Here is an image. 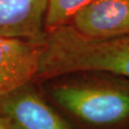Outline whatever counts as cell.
Wrapping results in <instances>:
<instances>
[{"instance_id": "cell-1", "label": "cell", "mask_w": 129, "mask_h": 129, "mask_svg": "<svg viewBox=\"0 0 129 129\" xmlns=\"http://www.w3.org/2000/svg\"><path fill=\"white\" fill-rule=\"evenodd\" d=\"M73 129H129V78L78 70L38 83Z\"/></svg>"}, {"instance_id": "cell-2", "label": "cell", "mask_w": 129, "mask_h": 129, "mask_svg": "<svg viewBox=\"0 0 129 129\" xmlns=\"http://www.w3.org/2000/svg\"><path fill=\"white\" fill-rule=\"evenodd\" d=\"M44 43L32 82L38 84L78 70H104L129 78V36L92 39L65 25L46 32Z\"/></svg>"}, {"instance_id": "cell-3", "label": "cell", "mask_w": 129, "mask_h": 129, "mask_svg": "<svg viewBox=\"0 0 129 129\" xmlns=\"http://www.w3.org/2000/svg\"><path fill=\"white\" fill-rule=\"evenodd\" d=\"M0 115L7 129H73L35 82L1 95Z\"/></svg>"}, {"instance_id": "cell-4", "label": "cell", "mask_w": 129, "mask_h": 129, "mask_svg": "<svg viewBox=\"0 0 129 129\" xmlns=\"http://www.w3.org/2000/svg\"><path fill=\"white\" fill-rule=\"evenodd\" d=\"M80 36L111 39L129 36V0H92L69 24Z\"/></svg>"}, {"instance_id": "cell-5", "label": "cell", "mask_w": 129, "mask_h": 129, "mask_svg": "<svg viewBox=\"0 0 129 129\" xmlns=\"http://www.w3.org/2000/svg\"><path fill=\"white\" fill-rule=\"evenodd\" d=\"M44 41L0 37V96L32 82Z\"/></svg>"}, {"instance_id": "cell-6", "label": "cell", "mask_w": 129, "mask_h": 129, "mask_svg": "<svg viewBox=\"0 0 129 129\" xmlns=\"http://www.w3.org/2000/svg\"><path fill=\"white\" fill-rule=\"evenodd\" d=\"M48 0H0V37L44 41Z\"/></svg>"}, {"instance_id": "cell-7", "label": "cell", "mask_w": 129, "mask_h": 129, "mask_svg": "<svg viewBox=\"0 0 129 129\" xmlns=\"http://www.w3.org/2000/svg\"><path fill=\"white\" fill-rule=\"evenodd\" d=\"M92 0H48L44 17L45 32L68 25L74 15Z\"/></svg>"}, {"instance_id": "cell-8", "label": "cell", "mask_w": 129, "mask_h": 129, "mask_svg": "<svg viewBox=\"0 0 129 129\" xmlns=\"http://www.w3.org/2000/svg\"><path fill=\"white\" fill-rule=\"evenodd\" d=\"M0 129H7L6 127V123H5L4 119L2 118V116L0 115Z\"/></svg>"}]
</instances>
